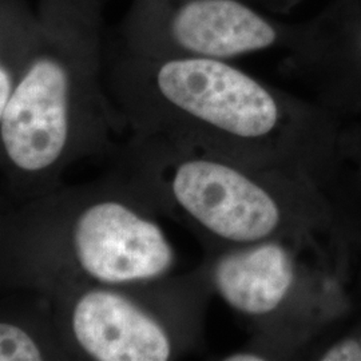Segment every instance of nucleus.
I'll return each mask as SVG.
<instances>
[{"mask_svg": "<svg viewBox=\"0 0 361 361\" xmlns=\"http://www.w3.org/2000/svg\"><path fill=\"white\" fill-rule=\"evenodd\" d=\"M158 213L113 169L104 178L3 207V292L51 297L87 285L147 283L173 274L176 249Z\"/></svg>", "mask_w": 361, "mask_h": 361, "instance_id": "f257e3e1", "label": "nucleus"}, {"mask_svg": "<svg viewBox=\"0 0 361 361\" xmlns=\"http://www.w3.org/2000/svg\"><path fill=\"white\" fill-rule=\"evenodd\" d=\"M174 38L185 50L228 58L271 46L276 32L257 13L235 0H194L182 7Z\"/></svg>", "mask_w": 361, "mask_h": 361, "instance_id": "423d86ee", "label": "nucleus"}, {"mask_svg": "<svg viewBox=\"0 0 361 361\" xmlns=\"http://www.w3.org/2000/svg\"><path fill=\"white\" fill-rule=\"evenodd\" d=\"M71 360L50 300L7 292L0 308V361Z\"/></svg>", "mask_w": 361, "mask_h": 361, "instance_id": "0eeeda50", "label": "nucleus"}, {"mask_svg": "<svg viewBox=\"0 0 361 361\" xmlns=\"http://www.w3.org/2000/svg\"><path fill=\"white\" fill-rule=\"evenodd\" d=\"M213 292L202 265L147 283L87 285L47 297L71 360H180L204 348Z\"/></svg>", "mask_w": 361, "mask_h": 361, "instance_id": "20e7f679", "label": "nucleus"}, {"mask_svg": "<svg viewBox=\"0 0 361 361\" xmlns=\"http://www.w3.org/2000/svg\"><path fill=\"white\" fill-rule=\"evenodd\" d=\"M295 238H271L209 252L202 261L213 292L237 314L255 320L264 340L280 335L301 288Z\"/></svg>", "mask_w": 361, "mask_h": 361, "instance_id": "39448f33", "label": "nucleus"}, {"mask_svg": "<svg viewBox=\"0 0 361 361\" xmlns=\"http://www.w3.org/2000/svg\"><path fill=\"white\" fill-rule=\"evenodd\" d=\"M114 170L207 253L271 238L300 240L313 222L307 177L283 170L146 135L116 154Z\"/></svg>", "mask_w": 361, "mask_h": 361, "instance_id": "f03ea898", "label": "nucleus"}, {"mask_svg": "<svg viewBox=\"0 0 361 361\" xmlns=\"http://www.w3.org/2000/svg\"><path fill=\"white\" fill-rule=\"evenodd\" d=\"M154 91L171 116L141 135L307 177L310 152L281 134L277 101L245 73L214 58L174 59L155 71Z\"/></svg>", "mask_w": 361, "mask_h": 361, "instance_id": "7ed1b4c3", "label": "nucleus"}, {"mask_svg": "<svg viewBox=\"0 0 361 361\" xmlns=\"http://www.w3.org/2000/svg\"><path fill=\"white\" fill-rule=\"evenodd\" d=\"M322 361H361V338L347 337L320 355Z\"/></svg>", "mask_w": 361, "mask_h": 361, "instance_id": "6e6552de", "label": "nucleus"}]
</instances>
